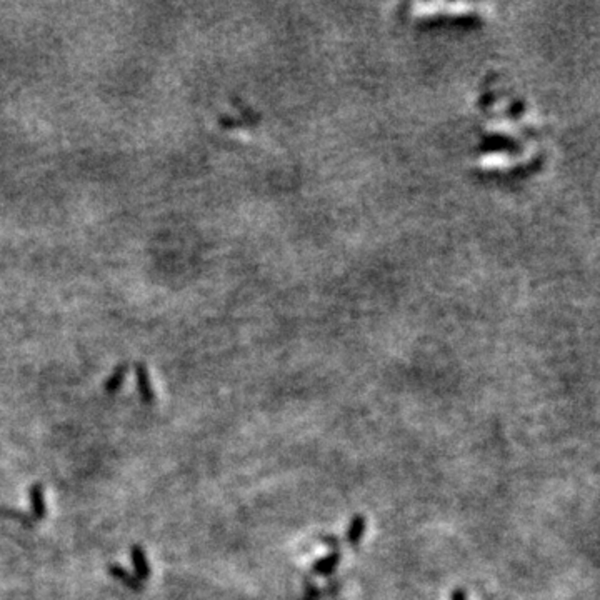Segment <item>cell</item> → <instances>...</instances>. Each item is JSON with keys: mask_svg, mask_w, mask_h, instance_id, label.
<instances>
[{"mask_svg": "<svg viewBox=\"0 0 600 600\" xmlns=\"http://www.w3.org/2000/svg\"><path fill=\"white\" fill-rule=\"evenodd\" d=\"M126 372H127V365H122V367H117L116 372L111 375V379L106 382V392L107 394H113V392L118 390V387L126 379Z\"/></svg>", "mask_w": 600, "mask_h": 600, "instance_id": "cell-7", "label": "cell"}, {"mask_svg": "<svg viewBox=\"0 0 600 600\" xmlns=\"http://www.w3.org/2000/svg\"><path fill=\"white\" fill-rule=\"evenodd\" d=\"M131 557L133 569H136V577L138 580H146L151 577V565H148L147 555L143 552L141 545H132L131 549Z\"/></svg>", "mask_w": 600, "mask_h": 600, "instance_id": "cell-1", "label": "cell"}, {"mask_svg": "<svg viewBox=\"0 0 600 600\" xmlns=\"http://www.w3.org/2000/svg\"><path fill=\"white\" fill-rule=\"evenodd\" d=\"M320 597V589H317L314 584L310 582V580H307L305 584V599L307 600H315Z\"/></svg>", "mask_w": 600, "mask_h": 600, "instance_id": "cell-8", "label": "cell"}, {"mask_svg": "<svg viewBox=\"0 0 600 600\" xmlns=\"http://www.w3.org/2000/svg\"><path fill=\"white\" fill-rule=\"evenodd\" d=\"M136 369H137V385H138V392H141V395H142V400L143 402H152L153 390L151 385V379H148V372L142 364H138Z\"/></svg>", "mask_w": 600, "mask_h": 600, "instance_id": "cell-4", "label": "cell"}, {"mask_svg": "<svg viewBox=\"0 0 600 600\" xmlns=\"http://www.w3.org/2000/svg\"><path fill=\"white\" fill-rule=\"evenodd\" d=\"M364 532H365V519L362 517V515H355V517L352 519L349 530H347V542H349L352 547H357V545L360 544L362 537H364Z\"/></svg>", "mask_w": 600, "mask_h": 600, "instance_id": "cell-6", "label": "cell"}, {"mask_svg": "<svg viewBox=\"0 0 600 600\" xmlns=\"http://www.w3.org/2000/svg\"><path fill=\"white\" fill-rule=\"evenodd\" d=\"M108 572H111L112 577H116L117 580H121V582L123 585H127L128 589L137 590V592L142 589L141 580H138L133 574H128L127 570H123L122 567H118V565H113V564L108 565Z\"/></svg>", "mask_w": 600, "mask_h": 600, "instance_id": "cell-5", "label": "cell"}, {"mask_svg": "<svg viewBox=\"0 0 600 600\" xmlns=\"http://www.w3.org/2000/svg\"><path fill=\"white\" fill-rule=\"evenodd\" d=\"M452 600H465V592L464 590H455V592L452 594Z\"/></svg>", "mask_w": 600, "mask_h": 600, "instance_id": "cell-9", "label": "cell"}, {"mask_svg": "<svg viewBox=\"0 0 600 600\" xmlns=\"http://www.w3.org/2000/svg\"><path fill=\"white\" fill-rule=\"evenodd\" d=\"M29 497H31V505L32 512L36 519H42L46 515V489H44L42 484H34L31 490H29Z\"/></svg>", "mask_w": 600, "mask_h": 600, "instance_id": "cell-2", "label": "cell"}, {"mask_svg": "<svg viewBox=\"0 0 600 600\" xmlns=\"http://www.w3.org/2000/svg\"><path fill=\"white\" fill-rule=\"evenodd\" d=\"M340 564V554L339 552H332L330 555H327V557L317 560V562L312 565V570L317 575H332L335 572V569L339 567Z\"/></svg>", "mask_w": 600, "mask_h": 600, "instance_id": "cell-3", "label": "cell"}]
</instances>
